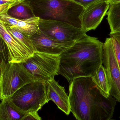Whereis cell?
<instances>
[{
	"label": "cell",
	"mask_w": 120,
	"mask_h": 120,
	"mask_svg": "<svg viewBox=\"0 0 120 120\" xmlns=\"http://www.w3.org/2000/svg\"><path fill=\"white\" fill-rule=\"evenodd\" d=\"M68 97L71 112L77 120H110L116 104L111 95L106 98L101 94L91 77L72 80Z\"/></svg>",
	"instance_id": "6da1fadb"
},
{
	"label": "cell",
	"mask_w": 120,
	"mask_h": 120,
	"mask_svg": "<svg viewBox=\"0 0 120 120\" xmlns=\"http://www.w3.org/2000/svg\"><path fill=\"white\" fill-rule=\"evenodd\" d=\"M103 43L86 34L60 55L58 75L69 84L76 78L94 75L103 65Z\"/></svg>",
	"instance_id": "7a4b0ae2"
},
{
	"label": "cell",
	"mask_w": 120,
	"mask_h": 120,
	"mask_svg": "<svg viewBox=\"0 0 120 120\" xmlns=\"http://www.w3.org/2000/svg\"><path fill=\"white\" fill-rule=\"evenodd\" d=\"M36 17L64 22L81 28L80 17L84 7L71 0H23Z\"/></svg>",
	"instance_id": "3957f363"
},
{
	"label": "cell",
	"mask_w": 120,
	"mask_h": 120,
	"mask_svg": "<svg viewBox=\"0 0 120 120\" xmlns=\"http://www.w3.org/2000/svg\"><path fill=\"white\" fill-rule=\"evenodd\" d=\"M46 82L34 81L18 90L9 100L19 111L27 114L38 112L47 103Z\"/></svg>",
	"instance_id": "277c9868"
},
{
	"label": "cell",
	"mask_w": 120,
	"mask_h": 120,
	"mask_svg": "<svg viewBox=\"0 0 120 120\" xmlns=\"http://www.w3.org/2000/svg\"><path fill=\"white\" fill-rule=\"evenodd\" d=\"M34 82L22 63H3L0 66V100L9 99L23 86Z\"/></svg>",
	"instance_id": "5b68a950"
},
{
	"label": "cell",
	"mask_w": 120,
	"mask_h": 120,
	"mask_svg": "<svg viewBox=\"0 0 120 120\" xmlns=\"http://www.w3.org/2000/svg\"><path fill=\"white\" fill-rule=\"evenodd\" d=\"M22 63L33 76L34 81L47 82L58 75L60 57L36 52Z\"/></svg>",
	"instance_id": "8992f818"
},
{
	"label": "cell",
	"mask_w": 120,
	"mask_h": 120,
	"mask_svg": "<svg viewBox=\"0 0 120 120\" xmlns=\"http://www.w3.org/2000/svg\"><path fill=\"white\" fill-rule=\"evenodd\" d=\"M38 27L39 30L48 37L64 43L75 42L86 34L79 28L57 20L39 19Z\"/></svg>",
	"instance_id": "52a82bcc"
},
{
	"label": "cell",
	"mask_w": 120,
	"mask_h": 120,
	"mask_svg": "<svg viewBox=\"0 0 120 120\" xmlns=\"http://www.w3.org/2000/svg\"><path fill=\"white\" fill-rule=\"evenodd\" d=\"M103 64L111 87L110 95L120 102V69L110 38H107L103 43Z\"/></svg>",
	"instance_id": "ba28073f"
},
{
	"label": "cell",
	"mask_w": 120,
	"mask_h": 120,
	"mask_svg": "<svg viewBox=\"0 0 120 120\" xmlns=\"http://www.w3.org/2000/svg\"><path fill=\"white\" fill-rule=\"evenodd\" d=\"M109 6L107 0H101L85 8L80 17L82 31L86 34L95 30L107 14Z\"/></svg>",
	"instance_id": "9c48e42d"
},
{
	"label": "cell",
	"mask_w": 120,
	"mask_h": 120,
	"mask_svg": "<svg viewBox=\"0 0 120 120\" xmlns=\"http://www.w3.org/2000/svg\"><path fill=\"white\" fill-rule=\"evenodd\" d=\"M0 35L4 40L8 49L9 62L23 63L34 53L26 48L8 31L4 24L0 21Z\"/></svg>",
	"instance_id": "30bf717a"
},
{
	"label": "cell",
	"mask_w": 120,
	"mask_h": 120,
	"mask_svg": "<svg viewBox=\"0 0 120 120\" xmlns=\"http://www.w3.org/2000/svg\"><path fill=\"white\" fill-rule=\"evenodd\" d=\"M35 52L60 56L73 45L74 43H64L56 41L44 34L39 30L30 36Z\"/></svg>",
	"instance_id": "8fae6325"
},
{
	"label": "cell",
	"mask_w": 120,
	"mask_h": 120,
	"mask_svg": "<svg viewBox=\"0 0 120 120\" xmlns=\"http://www.w3.org/2000/svg\"><path fill=\"white\" fill-rule=\"evenodd\" d=\"M47 89V102L52 101L58 108L67 115L71 112L69 97L64 87L61 86L55 80V78L46 82Z\"/></svg>",
	"instance_id": "7c38bea8"
},
{
	"label": "cell",
	"mask_w": 120,
	"mask_h": 120,
	"mask_svg": "<svg viewBox=\"0 0 120 120\" xmlns=\"http://www.w3.org/2000/svg\"><path fill=\"white\" fill-rule=\"evenodd\" d=\"M39 18L34 17L26 20L15 19L6 13L0 14V21L6 26L15 27L29 36L36 34L39 30Z\"/></svg>",
	"instance_id": "4fadbf2b"
},
{
	"label": "cell",
	"mask_w": 120,
	"mask_h": 120,
	"mask_svg": "<svg viewBox=\"0 0 120 120\" xmlns=\"http://www.w3.org/2000/svg\"><path fill=\"white\" fill-rule=\"evenodd\" d=\"M91 78L101 94L106 98L109 97L111 95L110 92L111 87L106 71L103 65L99 66Z\"/></svg>",
	"instance_id": "5bb4252c"
},
{
	"label": "cell",
	"mask_w": 120,
	"mask_h": 120,
	"mask_svg": "<svg viewBox=\"0 0 120 120\" xmlns=\"http://www.w3.org/2000/svg\"><path fill=\"white\" fill-rule=\"evenodd\" d=\"M26 114L16 108L9 99L0 103V120H22Z\"/></svg>",
	"instance_id": "9a60e30c"
},
{
	"label": "cell",
	"mask_w": 120,
	"mask_h": 120,
	"mask_svg": "<svg viewBox=\"0 0 120 120\" xmlns=\"http://www.w3.org/2000/svg\"><path fill=\"white\" fill-rule=\"evenodd\" d=\"M6 14L11 17L19 20L27 19L35 17L31 7L23 0H20L11 7Z\"/></svg>",
	"instance_id": "2e32d148"
},
{
	"label": "cell",
	"mask_w": 120,
	"mask_h": 120,
	"mask_svg": "<svg viewBox=\"0 0 120 120\" xmlns=\"http://www.w3.org/2000/svg\"><path fill=\"white\" fill-rule=\"evenodd\" d=\"M106 15L110 29V34L120 33V3L110 5Z\"/></svg>",
	"instance_id": "e0dca14e"
},
{
	"label": "cell",
	"mask_w": 120,
	"mask_h": 120,
	"mask_svg": "<svg viewBox=\"0 0 120 120\" xmlns=\"http://www.w3.org/2000/svg\"><path fill=\"white\" fill-rule=\"evenodd\" d=\"M5 26L8 31L22 45L33 53L35 52V50L30 38V36L22 32L17 28L5 25Z\"/></svg>",
	"instance_id": "ac0fdd59"
},
{
	"label": "cell",
	"mask_w": 120,
	"mask_h": 120,
	"mask_svg": "<svg viewBox=\"0 0 120 120\" xmlns=\"http://www.w3.org/2000/svg\"><path fill=\"white\" fill-rule=\"evenodd\" d=\"M113 50L120 69V33L110 34Z\"/></svg>",
	"instance_id": "d6986e66"
},
{
	"label": "cell",
	"mask_w": 120,
	"mask_h": 120,
	"mask_svg": "<svg viewBox=\"0 0 120 120\" xmlns=\"http://www.w3.org/2000/svg\"><path fill=\"white\" fill-rule=\"evenodd\" d=\"M9 54L5 42L0 35V66L9 61Z\"/></svg>",
	"instance_id": "ffe728a7"
},
{
	"label": "cell",
	"mask_w": 120,
	"mask_h": 120,
	"mask_svg": "<svg viewBox=\"0 0 120 120\" xmlns=\"http://www.w3.org/2000/svg\"><path fill=\"white\" fill-rule=\"evenodd\" d=\"M20 0H0V8L7 12L9 8L17 4Z\"/></svg>",
	"instance_id": "44dd1931"
},
{
	"label": "cell",
	"mask_w": 120,
	"mask_h": 120,
	"mask_svg": "<svg viewBox=\"0 0 120 120\" xmlns=\"http://www.w3.org/2000/svg\"><path fill=\"white\" fill-rule=\"evenodd\" d=\"M84 7V8H87L89 6L96 2L101 0H71Z\"/></svg>",
	"instance_id": "7402d4cb"
},
{
	"label": "cell",
	"mask_w": 120,
	"mask_h": 120,
	"mask_svg": "<svg viewBox=\"0 0 120 120\" xmlns=\"http://www.w3.org/2000/svg\"><path fill=\"white\" fill-rule=\"evenodd\" d=\"M22 120H42L38 112L27 113Z\"/></svg>",
	"instance_id": "603a6c76"
},
{
	"label": "cell",
	"mask_w": 120,
	"mask_h": 120,
	"mask_svg": "<svg viewBox=\"0 0 120 120\" xmlns=\"http://www.w3.org/2000/svg\"><path fill=\"white\" fill-rule=\"evenodd\" d=\"M110 5L120 3V0H107Z\"/></svg>",
	"instance_id": "cb8c5ba5"
},
{
	"label": "cell",
	"mask_w": 120,
	"mask_h": 120,
	"mask_svg": "<svg viewBox=\"0 0 120 120\" xmlns=\"http://www.w3.org/2000/svg\"><path fill=\"white\" fill-rule=\"evenodd\" d=\"M4 13H6V11L2 8H0V14Z\"/></svg>",
	"instance_id": "d4e9b609"
},
{
	"label": "cell",
	"mask_w": 120,
	"mask_h": 120,
	"mask_svg": "<svg viewBox=\"0 0 120 120\" xmlns=\"http://www.w3.org/2000/svg\"></svg>",
	"instance_id": "484cf974"
}]
</instances>
